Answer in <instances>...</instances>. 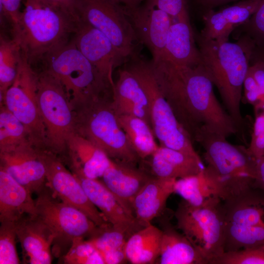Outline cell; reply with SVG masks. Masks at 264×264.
I'll list each match as a JSON object with an SVG mask.
<instances>
[{
  "label": "cell",
  "instance_id": "cell-1",
  "mask_svg": "<svg viewBox=\"0 0 264 264\" xmlns=\"http://www.w3.org/2000/svg\"><path fill=\"white\" fill-rule=\"evenodd\" d=\"M154 72L163 95L193 142L201 128L226 138L238 133L218 100L202 63L187 67L165 61L156 65Z\"/></svg>",
  "mask_w": 264,
  "mask_h": 264
},
{
  "label": "cell",
  "instance_id": "cell-2",
  "mask_svg": "<svg viewBox=\"0 0 264 264\" xmlns=\"http://www.w3.org/2000/svg\"><path fill=\"white\" fill-rule=\"evenodd\" d=\"M197 43L202 65L217 88L238 133L242 135L244 120L240 105L243 84L255 44L244 36L232 43L229 40L208 39L199 35Z\"/></svg>",
  "mask_w": 264,
  "mask_h": 264
},
{
  "label": "cell",
  "instance_id": "cell-3",
  "mask_svg": "<svg viewBox=\"0 0 264 264\" xmlns=\"http://www.w3.org/2000/svg\"><path fill=\"white\" fill-rule=\"evenodd\" d=\"M62 8L47 0H25L13 38L32 65L68 43L78 22Z\"/></svg>",
  "mask_w": 264,
  "mask_h": 264
},
{
  "label": "cell",
  "instance_id": "cell-4",
  "mask_svg": "<svg viewBox=\"0 0 264 264\" xmlns=\"http://www.w3.org/2000/svg\"><path fill=\"white\" fill-rule=\"evenodd\" d=\"M194 141L203 148L207 164L205 170L218 187L221 199L227 201L254 188L256 159L247 148L234 145L226 137L201 128Z\"/></svg>",
  "mask_w": 264,
  "mask_h": 264
},
{
  "label": "cell",
  "instance_id": "cell-5",
  "mask_svg": "<svg viewBox=\"0 0 264 264\" xmlns=\"http://www.w3.org/2000/svg\"><path fill=\"white\" fill-rule=\"evenodd\" d=\"M111 100L101 97L72 108L74 132L112 160L135 166L140 158L120 125Z\"/></svg>",
  "mask_w": 264,
  "mask_h": 264
},
{
  "label": "cell",
  "instance_id": "cell-6",
  "mask_svg": "<svg viewBox=\"0 0 264 264\" xmlns=\"http://www.w3.org/2000/svg\"><path fill=\"white\" fill-rule=\"evenodd\" d=\"M46 71L63 88L71 108L101 97H112L104 81L76 47L73 39L46 54Z\"/></svg>",
  "mask_w": 264,
  "mask_h": 264
},
{
  "label": "cell",
  "instance_id": "cell-7",
  "mask_svg": "<svg viewBox=\"0 0 264 264\" xmlns=\"http://www.w3.org/2000/svg\"><path fill=\"white\" fill-rule=\"evenodd\" d=\"M139 81L148 99L151 127L160 146L200 157L193 141L179 122L172 108L163 95L155 76L151 61L140 54L124 65Z\"/></svg>",
  "mask_w": 264,
  "mask_h": 264
},
{
  "label": "cell",
  "instance_id": "cell-8",
  "mask_svg": "<svg viewBox=\"0 0 264 264\" xmlns=\"http://www.w3.org/2000/svg\"><path fill=\"white\" fill-rule=\"evenodd\" d=\"M177 228L207 264L225 251V210L223 201L214 198L200 206L182 200L175 213Z\"/></svg>",
  "mask_w": 264,
  "mask_h": 264
},
{
  "label": "cell",
  "instance_id": "cell-9",
  "mask_svg": "<svg viewBox=\"0 0 264 264\" xmlns=\"http://www.w3.org/2000/svg\"><path fill=\"white\" fill-rule=\"evenodd\" d=\"M37 96L45 133V150L55 155L67 152L74 133L71 105L59 82L46 71L38 74Z\"/></svg>",
  "mask_w": 264,
  "mask_h": 264
},
{
  "label": "cell",
  "instance_id": "cell-10",
  "mask_svg": "<svg viewBox=\"0 0 264 264\" xmlns=\"http://www.w3.org/2000/svg\"><path fill=\"white\" fill-rule=\"evenodd\" d=\"M223 202L225 251L264 245V194L254 188Z\"/></svg>",
  "mask_w": 264,
  "mask_h": 264
},
{
  "label": "cell",
  "instance_id": "cell-11",
  "mask_svg": "<svg viewBox=\"0 0 264 264\" xmlns=\"http://www.w3.org/2000/svg\"><path fill=\"white\" fill-rule=\"evenodd\" d=\"M46 188L35 200L36 216L50 231L55 255L60 256L66 252L74 240L89 238L100 228L79 209L55 199Z\"/></svg>",
  "mask_w": 264,
  "mask_h": 264
},
{
  "label": "cell",
  "instance_id": "cell-12",
  "mask_svg": "<svg viewBox=\"0 0 264 264\" xmlns=\"http://www.w3.org/2000/svg\"><path fill=\"white\" fill-rule=\"evenodd\" d=\"M79 20L102 32L128 61L140 54L138 41L122 8L112 0H75Z\"/></svg>",
  "mask_w": 264,
  "mask_h": 264
},
{
  "label": "cell",
  "instance_id": "cell-13",
  "mask_svg": "<svg viewBox=\"0 0 264 264\" xmlns=\"http://www.w3.org/2000/svg\"><path fill=\"white\" fill-rule=\"evenodd\" d=\"M38 74L22 53L17 76L0 97V103L25 126L31 141L37 147L45 150V130L38 101Z\"/></svg>",
  "mask_w": 264,
  "mask_h": 264
},
{
  "label": "cell",
  "instance_id": "cell-14",
  "mask_svg": "<svg viewBox=\"0 0 264 264\" xmlns=\"http://www.w3.org/2000/svg\"><path fill=\"white\" fill-rule=\"evenodd\" d=\"M46 186L63 202L83 212L101 228L112 226L88 197L79 178L69 171L56 155L43 150Z\"/></svg>",
  "mask_w": 264,
  "mask_h": 264
},
{
  "label": "cell",
  "instance_id": "cell-15",
  "mask_svg": "<svg viewBox=\"0 0 264 264\" xmlns=\"http://www.w3.org/2000/svg\"><path fill=\"white\" fill-rule=\"evenodd\" d=\"M76 47L113 89L114 69L128 60L99 30L80 20L72 39Z\"/></svg>",
  "mask_w": 264,
  "mask_h": 264
},
{
  "label": "cell",
  "instance_id": "cell-16",
  "mask_svg": "<svg viewBox=\"0 0 264 264\" xmlns=\"http://www.w3.org/2000/svg\"><path fill=\"white\" fill-rule=\"evenodd\" d=\"M43 150L28 140L14 148L0 152V169L32 194H38L46 187Z\"/></svg>",
  "mask_w": 264,
  "mask_h": 264
},
{
  "label": "cell",
  "instance_id": "cell-17",
  "mask_svg": "<svg viewBox=\"0 0 264 264\" xmlns=\"http://www.w3.org/2000/svg\"><path fill=\"white\" fill-rule=\"evenodd\" d=\"M124 11L140 43L150 51L152 61L156 63L162 60L173 19L148 0L134 9Z\"/></svg>",
  "mask_w": 264,
  "mask_h": 264
},
{
  "label": "cell",
  "instance_id": "cell-18",
  "mask_svg": "<svg viewBox=\"0 0 264 264\" xmlns=\"http://www.w3.org/2000/svg\"><path fill=\"white\" fill-rule=\"evenodd\" d=\"M79 178L88 197L101 211L112 227L125 233L128 238L142 227L130 214L103 181L74 173Z\"/></svg>",
  "mask_w": 264,
  "mask_h": 264
},
{
  "label": "cell",
  "instance_id": "cell-19",
  "mask_svg": "<svg viewBox=\"0 0 264 264\" xmlns=\"http://www.w3.org/2000/svg\"><path fill=\"white\" fill-rule=\"evenodd\" d=\"M260 0H244L203 13L200 36L215 40H229L232 32L245 23L257 9Z\"/></svg>",
  "mask_w": 264,
  "mask_h": 264
},
{
  "label": "cell",
  "instance_id": "cell-20",
  "mask_svg": "<svg viewBox=\"0 0 264 264\" xmlns=\"http://www.w3.org/2000/svg\"><path fill=\"white\" fill-rule=\"evenodd\" d=\"M111 103L117 115L138 117L151 126L149 103L146 92L136 77L125 66L118 71Z\"/></svg>",
  "mask_w": 264,
  "mask_h": 264
},
{
  "label": "cell",
  "instance_id": "cell-21",
  "mask_svg": "<svg viewBox=\"0 0 264 264\" xmlns=\"http://www.w3.org/2000/svg\"><path fill=\"white\" fill-rule=\"evenodd\" d=\"M16 231L25 261L31 264H49L53 237L36 216H26L16 223Z\"/></svg>",
  "mask_w": 264,
  "mask_h": 264
},
{
  "label": "cell",
  "instance_id": "cell-22",
  "mask_svg": "<svg viewBox=\"0 0 264 264\" xmlns=\"http://www.w3.org/2000/svg\"><path fill=\"white\" fill-rule=\"evenodd\" d=\"M152 177L134 166L112 160L102 178L104 184L127 212L135 217L132 208L133 200Z\"/></svg>",
  "mask_w": 264,
  "mask_h": 264
},
{
  "label": "cell",
  "instance_id": "cell-23",
  "mask_svg": "<svg viewBox=\"0 0 264 264\" xmlns=\"http://www.w3.org/2000/svg\"><path fill=\"white\" fill-rule=\"evenodd\" d=\"M176 179L152 176L138 192L133 200L132 208L142 227L151 224L163 212L168 198L175 193Z\"/></svg>",
  "mask_w": 264,
  "mask_h": 264
},
{
  "label": "cell",
  "instance_id": "cell-24",
  "mask_svg": "<svg viewBox=\"0 0 264 264\" xmlns=\"http://www.w3.org/2000/svg\"><path fill=\"white\" fill-rule=\"evenodd\" d=\"M162 60L180 66L193 67L202 63L189 16L173 21L168 33Z\"/></svg>",
  "mask_w": 264,
  "mask_h": 264
},
{
  "label": "cell",
  "instance_id": "cell-25",
  "mask_svg": "<svg viewBox=\"0 0 264 264\" xmlns=\"http://www.w3.org/2000/svg\"><path fill=\"white\" fill-rule=\"evenodd\" d=\"M32 194L0 169V222L16 223L26 216H36Z\"/></svg>",
  "mask_w": 264,
  "mask_h": 264
},
{
  "label": "cell",
  "instance_id": "cell-26",
  "mask_svg": "<svg viewBox=\"0 0 264 264\" xmlns=\"http://www.w3.org/2000/svg\"><path fill=\"white\" fill-rule=\"evenodd\" d=\"M67 152L74 173L89 178L102 177L112 161L104 151L75 132L68 139Z\"/></svg>",
  "mask_w": 264,
  "mask_h": 264
},
{
  "label": "cell",
  "instance_id": "cell-27",
  "mask_svg": "<svg viewBox=\"0 0 264 264\" xmlns=\"http://www.w3.org/2000/svg\"><path fill=\"white\" fill-rule=\"evenodd\" d=\"M150 157L152 173L159 178H183L196 175L205 168L200 157L160 145Z\"/></svg>",
  "mask_w": 264,
  "mask_h": 264
},
{
  "label": "cell",
  "instance_id": "cell-28",
  "mask_svg": "<svg viewBox=\"0 0 264 264\" xmlns=\"http://www.w3.org/2000/svg\"><path fill=\"white\" fill-rule=\"evenodd\" d=\"M163 231L152 224L137 230L127 239L125 253L133 264H154L159 256Z\"/></svg>",
  "mask_w": 264,
  "mask_h": 264
},
{
  "label": "cell",
  "instance_id": "cell-29",
  "mask_svg": "<svg viewBox=\"0 0 264 264\" xmlns=\"http://www.w3.org/2000/svg\"><path fill=\"white\" fill-rule=\"evenodd\" d=\"M159 257L161 264H207L188 239L172 227L163 231Z\"/></svg>",
  "mask_w": 264,
  "mask_h": 264
},
{
  "label": "cell",
  "instance_id": "cell-30",
  "mask_svg": "<svg viewBox=\"0 0 264 264\" xmlns=\"http://www.w3.org/2000/svg\"><path fill=\"white\" fill-rule=\"evenodd\" d=\"M175 193L190 205L196 206L216 198L221 199L218 187L206 173L205 168L196 175L177 179Z\"/></svg>",
  "mask_w": 264,
  "mask_h": 264
},
{
  "label": "cell",
  "instance_id": "cell-31",
  "mask_svg": "<svg viewBox=\"0 0 264 264\" xmlns=\"http://www.w3.org/2000/svg\"><path fill=\"white\" fill-rule=\"evenodd\" d=\"M120 125L140 159L150 157L158 148L151 126L136 116L117 115Z\"/></svg>",
  "mask_w": 264,
  "mask_h": 264
},
{
  "label": "cell",
  "instance_id": "cell-32",
  "mask_svg": "<svg viewBox=\"0 0 264 264\" xmlns=\"http://www.w3.org/2000/svg\"><path fill=\"white\" fill-rule=\"evenodd\" d=\"M19 42L8 39L2 34L0 38V95L2 97L17 76L22 57Z\"/></svg>",
  "mask_w": 264,
  "mask_h": 264
},
{
  "label": "cell",
  "instance_id": "cell-33",
  "mask_svg": "<svg viewBox=\"0 0 264 264\" xmlns=\"http://www.w3.org/2000/svg\"><path fill=\"white\" fill-rule=\"evenodd\" d=\"M30 140L25 126L6 107L0 105V152L14 148Z\"/></svg>",
  "mask_w": 264,
  "mask_h": 264
},
{
  "label": "cell",
  "instance_id": "cell-34",
  "mask_svg": "<svg viewBox=\"0 0 264 264\" xmlns=\"http://www.w3.org/2000/svg\"><path fill=\"white\" fill-rule=\"evenodd\" d=\"M62 258L67 264H105L99 252L84 238L74 240Z\"/></svg>",
  "mask_w": 264,
  "mask_h": 264
},
{
  "label": "cell",
  "instance_id": "cell-35",
  "mask_svg": "<svg viewBox=\"0 0 264 264\" xmlns=\"http://www.w3.org/2000/svg\"><path fill=\"white\" fill-rule=\"evenodd\" d=\"M211 264H264V245L225 251Z\"/></svg>",
  "mask_w": 264,
  "mask_h": 264
},
{
  "label": "cell",
  "instance_id": "cell-36",
  "mask_svg": "<svg viewBox=\"0 0 264 264\" xmlns=\"http://www.w3.org/2000/svg\"><path fill=\"white\" fill-rule=\"evenodd\" d=\"M16 223L4 222L0 227V264H18L20 261L16 249Z\"/></svg>",
  "mask_w": 264,
  "mask_h": 264
},
{
  "label": "cell",
  "instance_id": "cell-37",
  "mask_svg": "<svg viewBox=\"0 0 264 264\" xmlns=\"http://www.w3.org/2000/svg\"><path fill=\"white\" fill-rule=\"evenodd\" d=\"M128 239L125 233L111 226L107 228H100L88 241L101 254L124 246Z\"/></svg>",
  "mask_w": 264,
  "mask_h": 264
},
{
  "label": "cell",
  "instance_id": "cell-38",
  "mask_svg": "<svg viewBox=\"0 0 264 264\" xmlns=\"http://www.w3.org/2000/svg\"><path fill=\"white\" fill-rule=\"evenodd\" d=\"M238 28L242 36L250 39L256 47H264V0H260L255 13L248 21Z\"/></svg>",
  "mask_w": 264,
  "mask_h": 264
},
{
  "label": "cell",
  "instance_id": "cell-39",
  "mask_svg": "<svg viewBox=\"0 0 264 264\" xmlns=\"http://www.w3.org/2000/svg\"><path fill=\"white\" fill-rule=\"evenodd\" d=\"M251 140L247 148L249 154L255 159L264 156V110L255 113Z\"/></svg>",
  "mask_w": 264,
  "mask_h": 264
},
{
  "label": "cell",
  "instance_id": "cell-40",
  "mask_svg": "<svg viewBox=\"0 0 264 264\" xmlns=\"http://www.w3.org/2000/svg\"><path fill=\"white\" fill-rule=\"evenodd\" d=\"M169 15L173 21L189 16L188 0H148Z\"/></svg>",
  "mask_w": 264,
  "mask_h": 264
},
{
  "label": "cell",
  "instance_id": "cell-41",
  "mask_svg": "<svg viewBox=\"0 0 264 264\" xmlns=\"http://www.w3.org/2000/svg\"><path fill=\"white\" fill-rule=\"evenodd\" d=\"M22 0H0V15L10 24L13 32L17 27L22 13Z\"/></svg>",
  "mask_w": 264,
  "mask_h": 264
},
{
  "label": "cell",
  "instance_id": "cell-42",
  "mask_svg": "<svg viewBox=\"0 0 264 264\" xmlns=\"http://www.w3.org/2000/svg\"><path fill=\"white\" fill-rule=\"evenodd\" d=\"M243 89L242 101L251 105L254 109L257 108L260 101V93L257 82L249 69L243 82Z\"/></svg>",
  "mask_w": 264,
  "mask_h": 264
},
{
  "label": "cell",
  "instance_id": "cell-43",
  "mask_svg": "<svg viewBox=\"0 0 264 264\" xmlns=\"http://www.w3.org/2000/svg\"><path fill=\"white\" fill-rule=\"evenodd\" d=\"M249 69L257 82L260 93V101L254 109L255 113L264 110V63L260 60L250 61Z\"/></svg>",
  "mask_w": 264,
  "mask_h": 264
},
{
  "label": "cell",
  "instance_id": "cell-44",
  "mask_svg": "<svg viewBox=\"0 0 264 264\" xmlns=\"http://www.w3.org/2000/svg\"><path fill=\"white\" fill-rule=\"evenodd\" d=\"M189 3L191 1L193 4L203 14L205 12L216 7L224 6L230 2H237L244 0H188Z\"/></svg>",
  "mask_w": 264,
  "mask_h": 264
},
{
  "label": "cell",
  "instance_id": "cell-45",
  "mask_svg": "<svg viewBox=\"0 0 264 264\" xmlns=\"http://www.w3.org/2000/svg\"><path fill=\"white\" fill-rule=\"evenodd\" d=\"M125 247V244L115 250L101 254L105 264H119L128 262Z\"/></svg>",
  "mask_w": 264,
  "mask_h": 264
},
{
  "label": "cell",
  "instance_id": "cell-46",
  "mask_svg": "<svg viewBox=\"0 0 264 264\" xmlns=\"http://www.w3.org/2000/svg\"><path fill=\"white\" fill-rule=\"evenodd\" d=\"M253 186L264 194V156L256 159Z\"/></svg>",
  "mask_w": 264,
  "mask_h": 264
},
{
  "label": "cell",
  "instance_id": "cell-47",
  "mask_svg": "<svg viewBox=\"0 0 264 264\" xmlns=\"http://www.w3.org/2000/svg\"><path fill=\"white\" fill-rule=\"evenodd\" d=\"M51 3L62 8L76 20L79 19L75 9V0H47Z\"/></svg>",
  "mask_w": 264,
  "mask_h": 264
},
{
  "label": "cell",
  "instance_id": "cell-48",
  "mask_svg": "<svg viewBox=\"0 0 264 264\" xmlns=\"http://www.w3.org/2000/svg\"><path fill=\"white\" fill-rule=\"evenodd\" d=\"M124 10L134 9L148 0H112Z\"/></svg>",
  "mask_w": 264,
  "mask_h": 264
},
{
  "label": "cell",
  "instance_id": "cell-49",
  "mask_svg": "<svg viewBox=\"0 0 264 264\" xmlns=\"http://www.w3.org/2000/svg\"><path fill=\"white\" fill-rule=\"evenodd\" d=\"M260 60L264 63V47H255L251 53L250 61Z\"/></svg>",
  "mask_w": 264,
  "mask_h": 264
}]
</instances>
